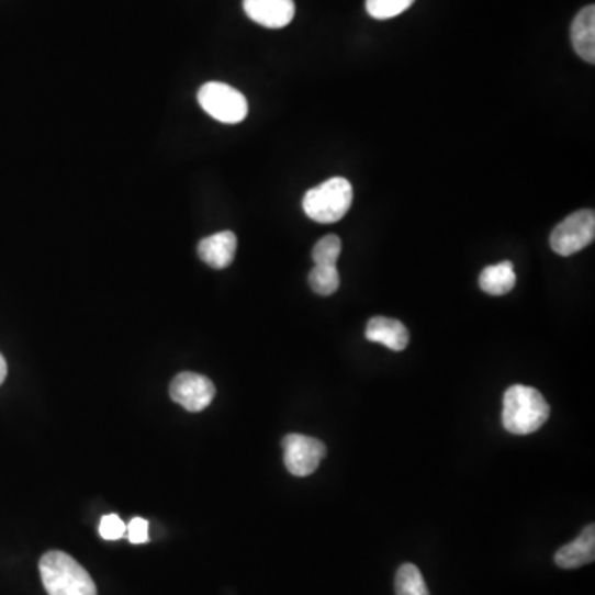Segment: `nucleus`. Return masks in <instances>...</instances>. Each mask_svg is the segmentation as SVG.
Segmentation results:
<instances>
[{"instance_id":"7ed1b4c3","label":"nucleus","mask_w":595,"mask_h":595,"mask_svg":"<svg viewBox=\"0 0 595 595\" xmlns=\"http://www.w3.org/2000/svg\"><path fill=\"white\" fill-rule=\"evenodd\" d=\"M352 205V186L348 179L333 178L310 189L303 198V211L318 224L341 221Z\"/></svg>"},{"instance_id":"a211bd4d","label":"nucleus","mask_w":595,"mask_h":595,"mask_svg":"<svg viewBox=\"0 0 595 595\" xmlns=\"http://www.w3.org/2000/svg\"><path fill=\"white\" fill-rule=\"evenodd\" d=\"M100 536L106 541H117L126 536V525L117 515H106L101 518Z\"/></svg>"},{"instance_id":"f257e3e1","label":"nucleus","mask_w":595,"mask_h":595,"mask_svg":"<svg viewBox=\"0 0 595 595\" xmlns=\"http://www.w3.org/2000/svg\"><path fill=\"white\" fill-rule=\"evenodd\" d=\"M551 414L545 395L528 385H512L503 397V427L513 435H529L546 424Z\"/></svg>"},{"instance_id":"0eeeda50","label":"nucleus","mask_w":595,"mask_h":595,"mask_svg":"<svg viewBox=\"0 0 595 595\" xmlns=\"http://www.w3.org/2000/svg\"><path fill=\"white\" fill-rule=\"evenodd\" d=\"M172 401L189 412H202L215 397V385L211 379L195 372H181L172 379L169 388Z\"/></svg>"},{"instance_id":"4468645a","label":"nucleus","mask_w":595,"mask_h":595,"mask_svg":"<svg viewBox=\"0 0 595 595\" xmlns=\"http://www.w3.org/2000/svg\"><path fill=\"white\" fill-rule=\"evenodd\" d=\"M395 594L397 595H430L420 569L414 564H402L395 574Z\"/></svg>"},{"instance_id":"6ab92c4d","label":"nucleus","mask_w":595,"mask_h":595,"mask_svg":"<svg viewBox=\"0 0 595 595\" xmlns=\"http://www.w3.org/2000/svg\"><path fill=\"white\" fill-rule=\"evenodd\" d=\"M126 536L133 545H144L149 541V523L143 518L131 519L126 526Z\"/></svg>"},{"instance_id":"6e6552de","label":"nucleus","mask_w":595,"mask_h":595,"mask_svg":"<svg viewBox=\"0 0 595 595\" xmlns=\"http://www.w3.org/2000/svg\"><path fill=\"white\" fill-rule=\"evenodd\" d=\"M244 11L250 21L267 29H283L294 19L293 0H244Z\"/></svg>"},{"instance_id":"39448f33","label":"nucleus","mask_w":595,"mask_h":595,"mask_svg":"<svg viewBox=\"0 0 595 595\" xmlns=\"http://www.w3.org/2000/svg\"><path fill=\"white\" fill-rule=\"evenodd\" d=\"M595 214L591 209L574 212L561 222L551 234V248L561 257H571L594 242Z\"/></svg>"},{"instance_id":"dca6fc26","label":"nucleus","mask_w":595,"mask_h":595,"mask_svg":"<svg viewBox=\"0 0 595 595\" xmlns=\"http://www.w3.org/2000/svg\"><path fill=\"white\" fill-rule=\"evenodd\" d=\"M415 0H366V11L372 19L388 21L412 8Z\"/></svg>"},{"instance_id":"f8f14e48","label":"nucleus","mask_w":595,"mask_h":595,"mask_svg":"<svg viewBox=\"0 0 595 595\" xmlns=\"http://www.w3.org/2000/svg\"><path fill=\"white\" fill-rule=\"evenodd\" d=\"M572 47L582 60L595 61V8L587 5L575 15L571 27Z\"/></svg>"},{"instance_id":"1a4fd4ad","label":"nucleus","mask_w":595,"mask_h":595,"mask_svg":"<svg viewBox=\"0 0 595 595\" xmlns=\"http://www.w3.org/2000/svg\"><path fill=\"white\" fill-rule=\"evenodd\" d=\"M237 251V237L234 232H218L199 242L198 254L202 261L215 270H222L232 265Z\"/></svg>"},{"instance_id":"ddd939ff","label":"nucleus","mask_w":595,"mask_h":595,"mask_svg":"<svg viewBox=\"0 0 595 595\" xmlns=\"http://www.w3.org/2000/svg\"><path fill=\"white\" fill-rule=\"evenodd\" d=\"M516 273L512 261L490 265L480 274V288L492 296H503L515 288Z\"/></svg>"},{"instance_id":"9d476101","label":"nucleus","mask_w":595,"mask_h":595,"mask_svg":"<svg viewBox=\"0 0 595 595\" xmlns=\"http://www.w3.org/2000/svg\"><path fill=\"white\" fill-rule=\"evenodd\" d=\"M595 559V526H585L577 539L562 546L555 552V564L561 569H577L591 564Z\"/></svg>"},{"instance_id":"20e7f679","label":"nucleus","mask_w":595,"mask_h":595,"mask_svg":"<svg viewBox=\"0 0 595 595\" xmlns=\"http://www.w3.org/2000/svg\"><path fill=\"white\" fill-rule=\"evenodd\" d=\"M202 110L225 124H237L247 117V98L234 87L221 81H209L198 93Z\"/></svg>"},{"instance_id":"2eb2a0df","label":"nucleus","mask_w":595,"mask_h":595,"mask_svg":"<svg viewBox=\"0 0 595 595\" xmlns=\"http://www.w3.org/2000/svg\"><path fill=\"white\" fill-rule=\"evenodd\" d=\"M308 281L312 290L322 296L336 293L341 284L338 268L332 267V265H315V268L310 271Z\"/></svg>"},{"instance_id":"423d86ee","label":"nucleus","mask_w":595,"mask_h":595,"mask_svg":"<svg viewBox=\"0 0 595 595\" xmlns=\"http://www.w3.org/2000/svg\"><path fill=\"white\" fill-rule=\"evenodd\" d=\"M281 445H283L284 467L294 476L312 475L326 457V445L308 435L288 434Z\"/></svg>"},{"instance_id":"9b49d317","label":"nucleus","mask_w":595,"mask_h":595,"mask_svg":"<svg viewBox=\"0 0 595 595\" xmlns=\"http://www.w3.org/2000/svg\"><path fill=\"white\" fill-rule=\"evenodd\" d=\"M366 338H368V341L378 343V345L398 352L407 348L411 336H408L407 328L397 319L374 316L368 323Z\"/></svg>"},{"instance_id":"f3484780","label":"nucleus","mask_w":595,"mask_h":595,"mask_svg":"<svg viewBox=\"0 0 595 595\" xmlns=\"http://www.w3.org/2000/svg\"><path fill=\"white\" fill-rule=\"evenodd\" d=\"M341 238L338 235H326L313 248V261L315 265H332L336 267L339 255H341Z\"/></svg>"},{"instance_id":"f03ea898","label":"nucleus","mask_w":595,"mask_h":595,"mask_svg":"<svg viewBox=\"0 0 595 595\" xmlns=\"http://www.w3.org/2000/svg\"><path fill=\"white\" fill-rule=\"evenodd\" d=\"M38 568L48 595H98L97 585L87 569L67 552H47L42 555Z\"/></svg>"},{"instance_id":"aec40b11","label":"nucleus","mask_w":595,"mask_h":595,"mask_svg":"<svg viewBox=\"0 0 595 595\" xmlns=\"http://www.w3.org/2000/svg\"><path fill=\"white\" fill-rule=\"evenodd\" d=\"M5 378H8V362L4 356L0 355V385L4 384Z\"/></svg>"}]
</instances>
